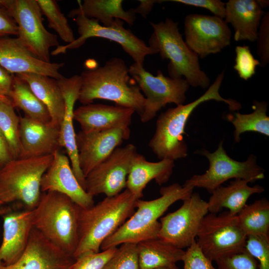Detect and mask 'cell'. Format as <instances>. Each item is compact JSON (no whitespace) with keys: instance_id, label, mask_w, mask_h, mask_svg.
Segmentation results:
<instances>
[{"instance_id":"cell-2","label":"cell","mask_w":269,"mask_h":269,"mask_svg":"<svg viewBox=\"0 0 269 269\" xmlns=\"http://www.w3.org/2000/svg\"><path fill=\"white\" fill-rule=\"evenodd\" d=\"M129 68L119 57L105 64L83 71L78 101L83 105L97 99L112 101L116 105L133 109L139 116L143 111L145 98L136 85L131 82Z\"/></svg>"},{"instance_id":"cell-42","label":"cell","mask_w":269,"mask_h":269,"mask_svg":"<svg viewBox=\"0 0 269 269\" xmlns=\"http://www.w3.org/2000/svg\"><path fill=\"white\" fill-rule=\"evenodd\" d=\"M187 5L205 8L212 12L214 16L223 19L225 16L226 3L220 0H170Z\"/></svg>"},{"instance_id":"cell-37","label":"cell","mask_w":269,"mask_h":269,"mask_svg":"<svg viewBox=\"0 0 269 269\" xmlns=\"http://www.w3.org/2000/svg\"><path fill=\"white\" fill-rule=\"evenodd\" d=\"M236 58L234 69L240 78L247 81L256 74L259 60L255 58L247 45L237 46L235 48Z\"/></svg>"},{"instance_id":"cell-23","label":"cell","mask_w":269,"mask_h":269,"mask_svg":"<svg viewBox=\"0 0 269 269\" xmlns=\"http://www.w3.org/2000/svg\"><path fill=\"white\" fill-rule=\"evenodd\" d=\"M134 112L117 105L91 103L74 110L73 119L79 124L81 131L88 133L129 127Z\"/></svg>"},{"instance_id":"cell-32","label":"cell","mask_w":269,"mask_h":269,"mask_svg":"<svg viewBox=\"0 0 269 269\" xmlns=\"http://www.w3.org/2000/svg\"><path fill=\"white\" fill-rule=\"evenodd\" d=\"M246 235L269 236V202L266 198L246 204L237 215Z\"/></svg>"},{"instance_id":"cell-13","label":"cell","mask_w":269,"mask_h":269,"mask_svg":"<svg viewBox=\"0 0 269 269\" xmlns=\"http://www.w3.org/2000/svg\"><path fill=\"white\" fill-rule=\"evenodd\" d=\"M208 212L207 202L192 193L179 209L160 219L158 238L181 249L188 248Z\"/></svg>"},{"instance_id":"cell-29","label":"cell","mask_w":269,"mask_h":269,"mask_svg":"<svg viewBox=\"0 0 269 269\" xmlns=\"http://www.w3.org/2000/svg\"><path fill=\"white\" fill-rule=\"evenodd\" d=\"M140 269H155L176 265L181 261L184 251L159 238L137 244Z\"/></svg>"},{"instance_id":"cell-21","label":"cell","mask_w":269,"mask_h":269,"mask_svg":"<svg viewBox=\"0 0 269 269\" xmlns=\"http://www.w3.org/2000/svg\"><path fill=\"white\" fill-rule=\"evenodd\" d=\"M63 94L65 111L60 126V143L64 147L70 161L73 171L82 187L85 190V177L79 164L76 140V133L73 125L74 107L78 100L81 80L80 75L57 80Z\"/></svg>"},{"instance_id":"cell-9","label":"cell","mask_w":269,"mask_h":269,"mask_svg":"<svg viewBox=\"0 0 269 269\" xmlns=\"http://www.w3.org/2000/svg\"><path fill=\"white\" fill-rule=\"evenodd\" d=\"M197 244L212 262L245 250L247 236L241 229L237 215L229 211L207 214L197 235Z\"/></svg>"},{"instance_id":"cell-16","label":"cell","mask_w":269,"mask_h":269,"mask_svg":"<svg viewBox=\"0 0 269 269\" xmlns=\"http://www.w3.org/2000/svg\"><path fill=\"white\" fill-rule=\"evenodd\" d=\"M129 127L76 134L80 168L85 177L129 138Z\"/></svg>"},{"instance_id":"cell-46","label":"cell","mask_w":269,"mask_h":269,"mask_svg":"<svg viewBox=\"0 0 269 269\" xmlns=\"http://www.w3.org/2000/svg\"><path fill=\"white\" fill-rule=\"evenodd\" d=\"M12 160L7 145L0 132V168Z\"/></svg>"},{"instance_id":"cell-35","label":"cell","mask_w":269,"mask_h":269,"mask_svg":"<svg viewBox=\"0 0 269 269\" xmlns=\"http://www.w3.org/2000/svg\"><path fill=\"white\" fill-rule=\"evenodd\" d=\"M103 269H140L137 244H121Z\"/></svg>"},{"instance_id":"cell-26","label":"cell","mask_w":269,"mask_h":269,"mask_svg":"<svg viewBox=\"0 0 269 269\" xmlns=\"http://www.w3.org/2000/svg\"><path fill=\"white\" fill-rule=\"evenodd\" d=\"M249 182L243 179H235L228 185L220 186L215 189L211 193L207 202L208 211L217 214L222 208H226L231 214L238 215L251 195L265 190L263 186L259 185L249 186Z\"/></svg>"},{"instance_id":"cell-20","label":"cell","mask_w":269,"mask_h":269,"mask_svg":"<svg viewBox=\"0 0 269 269\" xmlns=\"http://www.w3.org/2000/svg\"><path fill=\"white\" fill-rule=\"evenodd\" d=\"M19 139L21 158L53 155L61 147L60 127L25 116L20 117Z\"/></svg>"},{"instance_id":"cell-30","label":"cell","mask_w":269,"mask_h":269,"mask_svg":"<svg viewBox=\"0 0 269 269\" xmlns=\"http://www.w3.org/2000/svg\"><path fill=\"white\" fill-rule=\"evenodd\" d=\"M9 98L12 106L22 110L24 116L42 123L51 122L46 107L36 96L28 84L16 75H14Z\"/></svg>"},{"instance_id":"cell-1","label":"cell","mask_w":269,"mask_h":269,"mask_svg":"<svg viewBox=\"0 0 269 269\" xmlns=\"http://www.w3.org/2000/svg\"><path fill=\"white\" fill-rule=\"evenodd\" d=\"M224 72L223 70L219 74L207 90L194 101L169 108L159 115L155 132L148 146L160 160L169 159L174 161L187 156L188 146L184 139L185 126L192 112L201 104L215 100L227 104L231 111L241 108L239 102L232 99H225L219 93Z\"/></svg>"},{"instance_id":"cell-33","label":"cell","mask_w":269,"mask_h":269,"mask_svg":"<svg viewBox=\"0 0 269 269\" xmlns=\"http://www.w3.org/2000/svg\"><path fill=\"white\" fill-rule=\"evenodd\" d=\"M20 117L12 105L0 101V132L9 149L12 159L20 153L19 139Z\"/></svg>"},{"instance_id":"cell-47","label":"cell","mask_w":269,"mask_h":269,"mask_svg":"<svg viewBox=\"0 0 269 269\" xmlns=\"http://www.w3.org/2000/svg\"><path fill=\"white\" fill-rule=\"evenodd\" d=\"M258 1L263 8H266L269 6V0H258Z\"/></svg>"},{"instance_id":"cell-10","label":"cell","mask_w":269,"mask_h":269,"mask_svg":"<svg viewBox=\"0 0 269 269\" xmlns=\"http://www.w3.org/2000/svg\"><path fill=\"white\" fill-rule=\"evenodd\" d=\"M196 153L207 158L209 168L204 173L194 175L186 180L184 185L204 188L211 193L230 179H243L251 182L265 177L264 170L258 165L254 155L250 154L244 161L234 160L226 153L223 141L213 152L202 149Z\"/></svg>"},{"instance_id":"cell-48","label":"cell","mask_w":269,"mask_h":269,"mask_svg":"<svg viewBox=\"0 0 269 269\" xmlns=\"http://www.w3.org/2000/svg\"><path fill=\"white\" fill-rule=\"evenodd\" d=\"M0 101L11 105V102L10 100L8 98L6 97H4V96H2L0 95Z\"/></svg>"},{"instance_id":"cell-27","label":"cell","mask_w":269,"mask_h":269,"mask_svg":"<svg viewBox=\"0 0 269 269\" xmlns=\"http://www.w3.org/2000/svg\"><path fill=\"white\" fill-rule=\"evenodd\" d=\"M15 75L28 84L34 94L48 109L51 123L60 127L65 113V103L57 80L35 73Z\"/></svg>"},{"instance_id":"cell-7","label":"cell","mask_w":269,"mask_h":269,"mask_svg":"<svg viewBox=\"0 0 269 269\" xmlns=\"http://www.w3.org/2000/svg\"><path fill=\"white\" fill-rule=\"evenodd\" d=\"M53 155L12 159L0 168V200L3 204L19 201L33 209L42 193V177Z\"/></svg>"},{"instance_id":"cell-49","label":"cell","mask_w":269,"mask_h":269,"mask_svg":"<svg viewBox=\"0 0 269 269\" xmlns=\"http://www.w3.org/2000/svg\"><path fill=\"white\" fill-rule=\"evenodd\" d=\"M155 269H178L176 265H174V266H169V267H164L159 268Z\"/></svg>"},{"instance_id":"cell-50","label":"cell","mask_w":269,"mask_h":269,"mask_svg":"<svg viewBox=\"0 0 269 269\" xmlns=\"http://www.w3.org/2000/svg\"><path fill=\"white\" fill-rule=\"evenodd\" d=\"M2 205H3L2 202L0 200V206H1Z\"/></svg>"},{"instance_id":"cell-19","label":"cell","mask_w":269,"mask_h":269,"mask_svg":"<svg viewBox=\"0 0 269 269\" xmlns=\"http://www.w3.org/2000/svg\"><path fill=\"white\" fill-rule=\"evenodd\" d=\"M53 155L52 161L41 180V192L55 191L62 193L83 208L93 206V197L79 183L69 157L60 150L56 151Z\"/></svg>"},{"instance_id":"cell-43","label":"cell","mask_w":269,"mask_h":269,"mask_svg":"<svg viewBox=\"0 0 269 269\" xmlns=\"http://www.w3.org/2000/svg\"><path fill=\"white\" fill-rule=\"evenodd\" d=\"M18 27L8 12L0 7V37L17 36Z\"/></svg>"},{"instance_id":"cell-45","label":"cell","mask_w":269,"mask_h":269,"mask_svg":"<svg viewBox=\"0 0 269 269\" xmlns=\"http://www.w3.org/2000/svg\"><path fill=\"white\" fill-rule=\"evenodd\" d=\"M140 4L134 10L135 13H138L143 18H145L150 13L154 5L156 3L165 1V0H139Z\"/></svg>"},{"instance_id":"cell-31","label":"cell","mask_w":269,"mask_h":269,"mask_svg":"<svg viewBox=\"0 0 269 269\" xmlns=\"http://www.w3.org/2000/svg\"><path fill=\"white\" fill-rule=\"evenodd\" d=\"M252 108L254 111L250 114L235 112L227 116L228 119L235 128L234 137L236 142H240L241 134L247 132L269 135V117L267 115L268 103L255 100Z\"/></svg>"},{"instance_id":"cell-3","label":"cell","mask_w":269,"mask_h":269,"mask_svg":"<svg viewBox=\"0 0 269 269\" xmlns=\"http://www.w3.org/2000/svg\"><path fill=\"white\" fill-rule=\"evenodd\" d=\"M137 199L126 189L89 208L80 207L78 241L74 258L99 252L103 241L134 213Z\"/></svg>"},{"instance_id":"cell-14","label":"cell","mask_w":269,"mask_h":269,"mask_svg":"<svg viewBox=\"0 0 269 269\" xmlns=\"http://www.w3.org/2000/svg\"><path fill=\"white\" fill-rule=\"evenodd\" d=\"M136 146L129 143L118 147L85 177V191L91 196L104 194L112 197L126 188L127 179Z\"/></svg>"},{"instance_id":"cell-17","label":"cell","mask_w":269,"mask_h":269,"mask_svg":"<svg viewBox=\"0 0 269 269\" xmlns=\"http://www.w3.org/2000/svg\"><path fill=\"white\" fill-rule=\"evenodd\" d=\"M0 65L10 73H35L59 80L64 77L59 70L64 63L46 62L33 55L19 38L0 37Z\"/></svg>"},{"instance_id":"cell-41","label":"cell","mask_w":269,"mask_h":269,"mask_svg":"<svg viewBox=\"0 0 269 269\" xmlns=\"http://www.w3.org/2000/svg\"><path fill=\"white\" fill-rule=\"evenodd\" d=\"M256 41L260 66L264 67L269 62V11L263 17Z\"/></svg>"},{"instance_id":"cell-11","label":"cell","mask_w":269,"mask_h":269,"mask_svg":"<svg viewBox=\"0 0 269 269\" xmlns=\"http://www.w3.org/2000/svg\"><path fill=\"white\" fill-rule=\"evenodd\" d=\"M75 21L79 37L67 45H59L51 52L52 55L65 54L68 49L78 48L83 45L87 39L92 37L108 39L118 43L132 58L134 63L140 66H143L146 56L158 54L157 50L147 46L130 29L125 28L124 22L121 19H116L115 23L110 26H103L98 20L83 14L76 16Z\"/></svg>"},{"instance_id":"cell-44","label":"cell","mask_w":269,"mask_h":269,"mask_svg":"<svg viewBox=\"0 0 269 269\" xmlns=\"http://www.w3.org/2000/svg\"><path fill=\"white\" fill-rule=\"evenodd\" d=\"M14 75L0 65V95L9 98Z\"/></svg>"},{"instance_id":"cell-8","label":"cell","mask_w":269,"mask_h":269,"mask_svg":"<svg viewBox=\"0 0 269 269\" xmlns=\"http://www.w3.org/2000/svg\"><path fill=\"white\" fill-rule=\"evenodd\" d=\"M0 7L13 19L17 37L36 58L50 62V49L59 45L57 35L48 31L36 0H0Z\"/></svg>"},{"instance_id":"cell-12","label":"cell","mask_w":269,"mask_h":269,"mask_svg":"<svg viewBox=\"0 0 269 269\" xmlns=\"http://www.w3.org/2000/svg\"><path fill=\"white\" fill-rule=\"evenodd\" d=\"M129 68L130 75L144 94V107L140 116L142 123L153 119L168 104H184L190 86L185 79L166 77L160 70L153 76L135 63Z\"/></svg>"},{"instance_id":"cell-22","label":"cell","mask_w":269,"mask_h":269,"mask_svg":"<svg viewBox=\"0 0 269 269\" xmlns=\"http://www.w3.org/2000/svg\"><path fill=\"white\" fill-rule=\"evenodd\" d=\"M33 209L9 212L3 216L0 261L4 265L17 262L23 254L33 228Z\"/></svg>"},{"instance_id":"cell-5","label":"cell","mask_w":269,"mask_h":269,"mask_svg":"<svg viewBox=\"0 0 269 269\" xmlns=\"http://www.w3.org/2000/svg\"><path fill=\"white\" fill-rule=\"evenodd\" d=\"M79 207L62 193L42 192L33 209V228L55 246L73 257L78 241Z\"/></svg>"},{"instance_id":"cell-4","label":"cell","mask_w":269,"mask_h":269,"mask_svg":"<svg viewBox=\"0 0 269 269\" xmlns=\"http://www.w3.org/2000/svg\"><path fill=\"white\" fill-rule=\"evenodd\" d=\"M193 188L174 183L162 187L160 196L151 200L138 199L136 211L114 233L105 239L100 249L105 250L123 243H138L158 237L160 222L157 220L173 203L184 200L193 193Z\"/></svg>"},{"instance_id":"cell-34","label":"cell","mask_w":269,"mask_h":269,"mask_svg":"<svg viewBox=\"0 0 269 269\" xmlns=\"http://www.w3.org/2000/svg\"><path fill=\"white\" fill-rule=\"evenodd\" d=\"M42 14L48 20V26L53 29L60 38L68 44L73 42L75 36L67 18L62 13L56 0H36Z\"/></svg>"},{"instance_id":"cell-28","label":"cell","mask_w":269,"mask_h":269,"mask_svg":"<svg viewBox=\"0 0 269 269\" xmlns=\"http://www.w3.org/2000/svg\"><path fill=\"white\" fill-rule=\"evenodd\" d=\"M123 2L122 0H84L83 3L79 2V7L71 10L68 16L73 18L83 14L98 20L105 26H111L116 19L133 25L136 19V13L134 8L125 10Z\"/></svg>"},{"instance_id":"cell-15","label":"cell","mask_w":269,"mask_h":269,"mask_svg":"<svg viewBox=\"0 0 269 269\" xmlns=\"http://www.w3.org/2000/svg\"><path fill=\"white\" fill-rule=\"evenodd\" d=\"M184 27L185 42L199 58L219 53L231 43L230 28L217 16L190 13L185 18Z\"/></svg>"},{"instance_id":"cell-6","label":"cell","mask_w":269,"mask_h":269,"mask_svg":"<svg viewBox=\"0 0 269 269\" xmlns=\"http://www.w3.org/2000/svg\"><path fill=\"white\" fill-rule=\"evenodd\" d=\"M150 24L153 32L148 46L157 50L162 59L169 60L167 69L170 77L184 78L193 87L208 88L210 79L201 69L198 55L183 39L178 23L166 18L158 23L150 22Z\"/></svg>"},{"instance_id":"cell-40","label":"cell","mask_w":269,"mask_h":269,"mask_svg":"<svg viewBox=\"0 0 269 269\" xmlns=\"http://www.w3.org/2000/svg\"><path fill=\"white\" fill-rule=\"evenodd\" d=\"M218 269H258L257 261L246 251L216 262Z\"/></svg>"},{"instance_id":"cell-36","label":"cell","mask_w":269,"mask_h":269,"mask_svg":"<svg viewBox=\"0 0 269 269\" xmlns=\"http://www.w3.org/2000/svg\"><path fill=\"white\" fill-rule=\"evenodd\" d=\"M245 251L257 261L258 269H269V236H247Z\"/></svg>"},{"instance_id":"cell-39","label":"cell","mask_w":269,"mask_h":269,"mask_svg":"<svg viewBox=\"0 0 269 269\" xmlns=\"http://www.w3.org/2000/svg\"><path fill=\"white\" fill-rule=\"evenodd\" d=\"M183 269H218L202 252L195 241L184 251L182 261Z\"/></svg>"},{"instance_id":"cell-25","label":"cell","mask_w":269,"mask_h":269,"mask_svg":"<svg viewBox=\"0 0 269 269\" xmlns=\"http://www.w3.org/2000/svg\"><path fill=\"white\" fill-rule=\"evenodd\" d=\"M174 166V161L172 160L162 159L151 162L137 152L127 177L126 189L140 199L143 196L144 188L151 180H154L159 185L167 182Z\"/></svg>"},{"instance_id":"cell-24","label":"cell","mask_w":269,"mask_h":269,"mask_svg":"<svg viewBox=\"0 0 269 269\" xmlns=\"http://www.w3.org/2000/svg\"><path fill=\"white\" fill-rule=\"evenodd\" d=\"M265 12L258 0H229L225 5L224 21L230 23L236 41H256Z\"/></svg>"},{"instance_id":"cell-38","label":"cell","mask_w":269,"mask_h":269,"mask_svg":"<svg viewBox=\"0 0 269 269\" xmlns=\"http://www.w3.org/2000/svg\"><path fill=\"white\" fill-rule=\"evenodd\" d=\"M117 249V247H113L97 253L83 254L75 258L69 269H103Z\"/></svg>"},{"instance_id":"cell-18","label":"cell","mask_w":269,"mask_h":269,"mask_svg":"<svg viewBox=\"0 0 269 269\" xmlns=\"http://www.w3.org/2000/svg\"><path fill=\"white\" fill-rule=\"evenodd\" d=\"M75 260L33 228L21 258L7 266L0 261V269H69Z\"/></svg>"}]
</instances>
